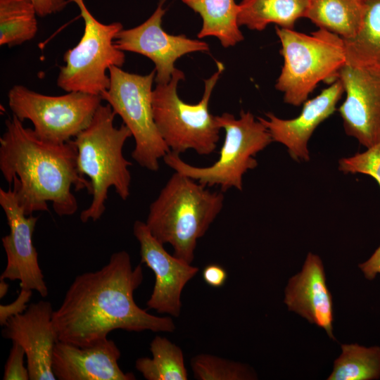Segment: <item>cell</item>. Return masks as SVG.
<instances>
[{
	"instance_id": "cell-1",
	"label": "cell",
	"mask_w": 380,
	"mask_h": 380,
	"mask_svg": "<svg viewBox=\"0 0 380 380\" xmlns=\"http://www.w3.org/2000/svg\"><path fill=\"white\" fill-rule=\"evenodd\" d=\"M144 279L141 264L133 267L129 253H113L100 270L75 277L52 322L58 341L88 346L115 329L172 333L170 316H156L139 307L134 291Z\"/></svg>"
},
{
	"instance_id": "cell-2",
	"label": "cell",
	"mask_w": 380,
	"mask_h": 380,
	"mask_svg": "<svg viewBox=\"0 0 380 380\" xmlns=\"http://www.w3.org/2000/svg\"><path fill=\"white\" fill-rule=\"evenodd\" d=\"M5 125L0 138V170L10 186L13 183L25 213L48 211L51 203L58 216L74 215L78 203L72 189H86L91 195L92 188L78 170L73 140L62 144L44 141L14 115Z\"/></svg>"
},
{
	"instance_id": "cell-3",
	"label": "cell",
	"mask_w": 380,
	"mask_h": 380,
	"mask_svg": "<svg viewBox=\"0 0 380 380\" xmlns=\"http://www.w3.org/2000/svg\"><path fill=\"white\" fill-rule=\"evenodd\" d=\"M222 191L175 172L150 204L146 224L161 243L173 248V255L190 264L197 241L221 212Z\"/></svg>"
},
{
	"instance_id": "cell-4",
	"label": "cell",
	"mask_w": 380,
	"mask_h": 380,
	"mask_svg": "<svg viewBox=\"0 0 380 380\" xmlns=\"http://www.w3.org/2000/svg\"><path fill=\"white\" fill-rule=\"evenodd\" d=\"M115 115L108 103L101 104L89 125L72 139L78 170L89 179L92 188L91 202L80 215L83 223L101 217L110 187L123 201L130 195L132 163L125 158L123 147L132 135L124 123L114 125Z\"/></svg>"
},
{
	"instance_id": "cell-5",
	"label": "cell",
	"mask_w": 380,
	"mask_h": 380,
	"mask_svg": "<svg viewBox=\"0 0 380 380\" xmlns=\"http://www.w3.org/2000/svg\"><path fill=\"white\" fill-rule=\"evenodd\" d=\"M281 43L284 65L275 88L286 103L303 104L320 82L338 80L346 63L343 39L323 29L306 34L293 29L275 27Z\"/></svg>"
},
{
	"instance_id": "cell-6",
	"label": "cell",
	"mask_w": 380,
	"mask_h": 380,
	"mask_svg": "<svg viewBox=\"0 0 380 380\" xmlns=\"http://www.w3.org/2000/svg\"><path fill=\"white\" fill-rule=\"evenodd\" d=\"M217 71L205 80L201 100L189 104L178 96L177 85L184 73L176 69L170 81L157 84L152 93L153 116L158 129L170 151L180 154L191 149L201 156L213 153L220 139V127L215 116L209 112L213 90L224 70L217 62Z\"/></svg>"
},
{
	"instance_id": "cell-7",
	"label": "cell",
	"mask_w": 380,
	"mask_h": 380,
	"mask_svg": "<svg viewBox=\"0 0 380 380\" xmlns=\"http://www.w3.org/2000/svg\"><path fill=\"white\" fill-rule=\"evenodd\" d=\"M225 132L220 156L208 167H196L184 161L179 154L169 152L165 163L175 172L211 187L218 186L224 192L231 188L243 189V176L258 166L256 155L273 141L267 127L249 111L241 110L236 118L229 113L215 116Z\"/></svg>"
},
{
	"instance_id": "cell-8",
	"label": "cell",
	"mask_w": 380,
	"mask_h": 380,
	"mask_svg": "<svg viewBox=\"0 0 380 380\" xmlns=\"http://www.w3.org/2000/svg\"><path fill=\"white\" fill-rule=\"evenodd\" d=\"M69 1L77 5L84 28L78 44L63 55L64 65L60 67L57 85L66 92L101 96L110 84L106 71L113 65L121 68L125 61L124 51L114 43L122 25L102 23L90 13L84 0Z\"/></svg>"
},
{
	"instance_id": "cell-9",
	"label": "cell",
	"mask_w": 380,
	"mask_h": 380,
	"mask_svg": "<svg viewBox=\"0 0 380 380\" xmlns=\"http://www.w3.org/2000/svg\"><path fill=\"white\" fill-rule=\"evenodd\" d=\"M110 84L101 97L129 128L135 141L132 157L141 167L156 172L159 160L170 149L156 125L152 106V86L156 71L141 75L113 65Z\"/></svg>"
},
{
	"instance_id": "cell-10",
	"label": "cell",
	"mask_w": 380,
	"mask_h": 380,
	"mask_svg": "<svg viewBox=\"0 0 380 380\" xmlns=\"http://www.w3.org/2000/svg\"><path fill=\"white\" fill-rule=\"evenodd\" d=\"M102 100L101 96L80 91L45 95L20 84L8 93L13 115L22 122L30 120L39 139L56 144L67 142L84 129Z\"/></svg>"
},
{
	"instance_id": "cell-11",
	"label": "cell",
	"mask_w": 380,
	"mask_h": 380,
	"mask_svg": "<svg viewBox=\"0 0 380 380\" xmlns=\"http://www.w3.org/2000/svg\"><path fill=\"white\" fill-rule=\"evenodd\" d=\"M338 80L346 93L338 109L344 130L369 148L380 141V67L346 63Z\"/></svg>"
},
{
	"instance_id": "cell-12",
	"label": "cell",
	"mask_w": 380,
	"mask_h": 380,
	"mask_svg": "<svg viewBox=\"0 0 380 380\" xmlns=\"http://www.w3.org/2000/svg\"><path fill=\"white\" fill-rule=\"evenodd\" d=\"M0 205L9 227V233L1 239L7 262L0 279L18 280L20 289L36 291L45 298L49 290L32 241L39 217L25 213L11 187L8 190L0 189Z\"/></svg>"
},
{
	"instance_id": "cell-13",
	"label": "cell",
	"mask_w": 380,
	"mask_h": 380,
	"mask_svg": "<svg viewBox=\"0 0 380 380\" xmlns=\"http://www.w3.org/2000/svg\"><path fill=\"white\" fill-rule=\"evenodd\" d=\"M165 0H160L153 14L143 23L134 27L119 32L115 45L122 51H130L145 56L155 65L156 84L170 81L177 69L175 61L186 54L196 51H208L205 42L192 39L185 35H172L162 27L166 9Z\"/></svg>"
},
{
	"instance_id": "cell-14",
	"label": "cell",
	"mask_w": 380,
	"mask_h": 380,
	"mask_svg": "<svg viewBox=\"0 0 380 380\" xmlns=\"http://www.w3.org/2000/svg\"><path fill=\"white\" fill-rule=\"evenodd\" d=\"M133 234L140 245L141 262L155 275L152 293L146 302L148 309L174 317L180 315L182 293L198 272L191 264L170 254L151 233L145 222H134Z\"/></svg>"
},
{
	"instance_id": "cell-15",
	"label": "cell",
	"mask_w": 380,
	"mask_h": 380,
	"mask_svg": "<svg viewBox=\"0 0 380 380\" xmlns=\"http://www.w3.org/2000/svg\"><path fill=\"white\" fill-rule=\"evenodd\" d=\"M50 302L39 300L29 305L22 314L10 318L2 336L19 344L26 355L30 380H55L52 357L58 341L52 322Z\"/></svg>"
},
{
	"instance_id": "cell-16",
	"label": "cell",
	"mask_w": 380,
	"mask_h": 380,
	"mask_svg": "<svg viewBox=\"0 0 380 380\" xmlns=\"http://www.w3.org/2000/svg\"><path fill=\"white\" fill-rule=\"evenodd\" d=\"M343 87L339 80L324 89L317 96L306 100L297 117L281 119L272 113L266 118L258 117L267 127L272 141L285 146L290 156L298 162L310 160L308 141L316 128L336 110Z\"/></svg>"
},
{
	"instance_id": "cell-17",
	"label": "cell",
	"mask_w": 380,
	"mask_h": 380,
	"mask_svg": "<svg viewBox=\"0 0 380 380\" xmlns=\"http://www.w3.org/2000/svg\"><path fill=\"white\" fill-rule=\"evenodd\" d=\"M121 353L106 338L88 346L58 341L52 357V371L58 380H134L119 367Z\"/></svg>"
},
{
	"instance_id": "cell-18",
	"label": "cell",
	"mask_w": 380,
	"mask_h": 380,
	"mask_svg": "<svg viewBox=\"0 0 380 380\" xmlns=\"http://www.w3.org/2000/svg\"><path fill=\"white\" fill-rule=\"evenodd\" d=\"M284 303L289 310L323 328L335 340L332 296L318 255L309 253L302 270L290 278L285 289Z\"/></svg>"
},
{
	"instance_id": "cell-19",
	"label": "cell",
	"mask_w": 380,
	"mask_h": 380,
	"mask_svg": "<svg viewBox=\"0 0 380 380\" xmlns=\"http://www.w3.org/2000/svg\"><path fill=\"white\" fill-rule=\"evenodd\" d=\"M308 0H242L239 4L238 24L252 30L262 31L274 23L293 29L305 17Z\"/></svg>"
},
{
	"instance_id": "cell-20",
	"label": "cell",
	"mask_w": 380,
	"mask_h": 380,
	"mask_svg": "<svg viewBox=\"0 0 380 380\" xmlns=\"http://www.w3.org/2000/svg\"><path fill=\"white\" fill-rule=\"evenodd\" d=\"M182 1L203 20L198 38L215 37L224 48L235 46L243 39L237 21L239 4L234 0Z\"/></svg>"
},
{
	"instance_id": "cell-21",
	"label": "cell",
	"mask_w": 380,
	"mask_h": 380,
	"mask_svg": "<svg viewBox=\"0 0 380 380\" xmlns=\"http://www.w3.org/2000/svg\"><path fill=\"white\" fill-rule=\"evenodd\" d=\"M364 0H308L305 17L319 29L334 33L343 39L358 32L363 15Z\"/></svg>"
},
{
	"instance_id": "cell-22",
	"label": "cell",
	"mask_w": 380,
	"mask_h": 380,
	"mask_svg": "<svg viewBox=\"0 0 380 380\" xmlns=\"http://www.w3.org/2000/svg\"><path fill=\"white\" fill-rule=\"evenodd\" d=\"M343 42L347 64L380 67V0H364L360 27Z\"/></svg>"
},
{
	"instance_id": "cell-23",
	"label": "cell",
	"mask_w": 380,
	"mask_h": 380,
	"mask_svg": "<svg viewBox=\"0 0 380 380\" xmlns=\"http://www.w3.org/2000/svg\"><path fill=\"white\" fill-rule=\"evenodd\" d=\"M152 357H140L135 368L147 380H186L187 369L181 348L165 337L156 336L150 343Z\"/></svg>"
},
{
	"instance_id": "cell-24",
	"label": "cell",
	"mask_w": 380,
	"mask_h": 380,
	"mask_svg": "<svg viewBox=\"0 0 380 380\" xmlns=\"http://www.w3.org/2000/svg\"><path fill=\"white\" fill-rule=\"evenodd\" d=\"M37 16L31 0H0V45L12 47L34 38Z\"/></svg>"
},
{
	"instance_id": "cell-25",
	"label": "cell",
	"mask_w": 380,
	"mask_h": 380,
	"mask_svg": "<svg viewBox=\"0 0 380 380\" xmlns=\"http://www.w3.org/2000/svg\"><path fill=\"white\" fill-rule=\"evenodd\" d=\"M328 380H376L380 379V347L357 343L341 345Z\"/></svg>"
},
{
	"instance_id": "cell-26",
	"label": "cell",
	"mask_w": 380,
	"mask_h": 380,
	"mask_svg": "<svg viewBox=\"0 0 380 380\" xmlns=\"http://www.w3.org/2000/svg\"><path fill=\"white\" fill-rule=\"evenodd\" d=\"M194 379L198 380H252L255 372L248 365L210 354H198L191 360Z\"/></svg>"
},
{
	"instance_id": "cell-27",
	"label": "cell",
	"mask_w": 380,
	"mask_h": 380,
	"mask_svg": "<svg viewBox=\"0 0 380 380\" xmlns=\"http://www.w3.org/2000/svg\"><path fill=\"white\" fill-rule=\"evenodd\" d=\"M367 150L338 161V170L344 174H364L374 178L380 187V141Z\"/></svg>"
},
{
	"instance_id": "cell-28",
	"label": "cell",
	"mask_w": 380,
	"mask_h": 380,
	"mask_svg": "<svg viewBox=\"0 0 380 380\" xmlns=\"http://www.w3.org/2000/svg\"><path fill=\"white\" fill-rule=\"evenodd\" d=\"M25 356H26L25 352L22 346L13 343L4 367V380L30 379L27 367L24 365Z\"/></svg>"
},
{
	"instance_id": "cell-29",
	"label": "cell",
	"mask_w": 380,
	"mask_h": 380,
	"mask_svg": "<svg viewBox=\"0 0 380 380\" xmlns=\"http://www.w3.org/2000/svg\"><path fill=\"white\" fill-rule=\"evenodd\" d=\"M32 295V290L20 289L14 301L6 305H0V324L4 326L7 321L18 315L23 313L28 308L27 303Z\"/></svg>"
},
{
	"instance_id": "cell-30",
	"label": "cell",
	"mask_w": 380,
	"mask_h": 380,
	"mask_svg": "<svg viewBox=\"0 0 380 380\" xmlns=\"http://www.w3.org/2000/svg\"><path fill=\"white\" fill-rule=\"evenodd\" d=\"M226 270L219 264L211 263L206 265L202 271L204 281L213 288H221L227 279Z\"/></svg>"
},
{
	"instance_id": "cell-31",
	"label": "cell",
	"mask_w": 380,
	"mask_h": 380,
	"mask_svg": "<svg viewBox=\"0 0 380 380\" xmlns=\"http://www.w3.org/2000/svg\"><path fill=\"white\" fill-rule=\"evenodd\" d=\"M35 7L37 15L45 17L63 10L69 0H31Z\"/></svg>"
},
{
	"instance_id": "cell-32",
	"label": "cell",
	"mask_w": 380,
	"mask_h": 380,
	"mask_svg": "<svg viewBox=\"0 0 380 380\" xmlns=\"http://www.w3.org/2000/svg\"><path fill=\"white\" fill-rule=\"evenodd\" d=\"M359 267L368 280H373L380 274V246L367 260L359 265Z\"/></svg>"
},
{
	"instance_id": "cell-33",
	"label": "cell",
	"mask_w": 380,
	"mask_h": 380,
	"mask_svg": "<svg viewBox=\"0 0 380 380\" xmlns=\"http://www.w3.org/2000/svg\"><path fill=\"white\" fill-rule=\"evenodd\" d=\"M9 289L8 284L4 279H0V298H3L8 293Z\"/></svg>"
}]
</instances>
